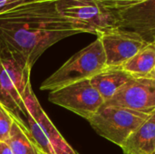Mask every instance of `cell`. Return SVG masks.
<instances>
[{"label": "cell", "instance_id": "obj_1", "mask_svg": "<svg viewBox=\"0 0 155 154\" xmlns=\"http://www.w3.org/2000/svg\"><path fill=\"white\" fill-rule=\"evenodd\" d=\"M78 34L57 11L55 0H27L0 14V49L18 55L31 68L49 47Z\"/></svg>", "mask_w": 155, "mask_h": 154}, {"label": "cell", "instance_id": "obj_2", "mask_svg": "<svg viewBox=\"0 0 155 154\" xmlns=\"http://www.w3.org/2000/svg\"><path fill=\"white\" fill-rule=\"evenodd\" d=\"M106 67V57L100 39L83 48L68 59L41 84L42 91H54L65 85L90 80Z\"/></svg>", "mask_w": 155, "mask_h": 154}, {"label": "cell", "instance_id": "obj_3", "mask_svg": "<svg viewBox=\"0 0 155 154\" xmlns=\"http://www.w3.org/2000/svg\"><path fill=\"white\" fill-rule=\"evenodd\" d=\"M31 69L18 55L0 49V103L19 115H24L25 95L31 87Z\"/></svg>", "mask_w": 155, "mask_h": 154}, {"label": "cell", "instance_id": "obj_4", "mask_svg": "<svg viewBox=\"0 0 155 154\" xmlns=\"http://www.w3.org/2000/svg\"><path fill=\"white\" fill-rule=\"evenodd\" d=\"M150 115L128 108L104 103L87 121L100 136L121 147Z\"/></svg>", "mask_w": 155, "mask_h": 154}, {"label": "cell", "instance_id": "obj_5", "mask_svg": "<svg viewBox=\"0 0 155 154\" xmlns=\"http://www.w3.org/2000/svg\"><path fill=\"white\" fill-rule=\"evenodd\" d=\"M60 15L82 34L100 35L115 29V18L97 0H55Z\"/></svg>", "mask_w": 155, "mask_h": 154}, {"label": "cell", "instance_id": "obj_6", "mask_svg": "<svg viewBox=\"0 0 155 154\" xmlns=\"http://www.w3.org/2000/svg\"><path fill=\"white\" fill-rule=\"evenodd\" d=\"M48 100L85 120L90 119L104 103V99L92 85L90 80L76 82L51 91Z\"/></svg>", "mask_w": 155, "mask_h": 154}, {"label": "cell", "instance_id": "obj_7", "mask_svg": "<svg viewBox=\"0 0 155 154\" xmlns=\"http://www.w3.org/2000/svg\"><path fill=\"white\" fill-rule=\"evenodd\" d=\"M112 13L115 29L135 34L147 44L155 43V0H145Z\"/></svg>", "mask_w": 155, "mask_h": 154}, {"label": "cell", "instance_id": "obj_8", "mask_svg": "<svg viewBox=\"0 0 155 154\" xmlns=\"http://www.w3.org/2000/svg\"><path fill=\"white\" fill-rule=\"evenodd\" d=\"M104 103L152 114L155 112V79L133 78Z\"/></svg>", "mask_w": 155, "mask_h": 154}, {"label": "cell", "instance_id": "obj_9", "mask_svg": "<svg viewBox=\"0 0 155 154\" xmlns=\"http://www.w3.org/2000/svg\"><path fill=\"white\" fill-rule=\"evenodd\" d=\"M106 57V66H122L148 44L139 35L113 29L97 36Z\"/></svg>", "mask_w": 155, "mask_h": 154}, {"label": "cell", "instance_id": "obj_10", "mask_svg": "<svg viewBox=\"0 0 155 154\" xmlns=\"http://www.w3.org/2000/svg\"><path fill=\"white\" fill-rule=\"evenodd\" d=\"M24 103L25 110H27L39 124L42 131L52 144L55 154H77V152L64 139V137L53 124L47 114L45 113L32 90V86L27 90L25 95Z\"/></svg>", "mask_w": 155, "mask_h": 154}, {"label": "cell", "instance_id": "obj_11", "mask_svg": "<svg viewBox=\"0 0 155 154\" xmlns=\"http://www.w3.org/2000/svg\"><path fill=\"white\" fill-rule=\"evenodd\" d=\"M124 154H155V112L121 146Z\"/></svg>", "mask_w": 155, "mask_h": 154}, {"label": "cell", "instance_id": "obj_12", "mask_svg": "<svg viewBox=\"0 0 155 154\" xmlns=\"http://www.w3.org/2000/svg\"><path fill=\"white\" fill-rule=\"evenodd\" d=\"M134 77L121 66H106L102 72L94 75L90 82L97 90L104 103L108 102L117 91Z\"/></svg>", "mask_w": 155, "mask_h": 154}, {"label": "cell", "instance_id": "obj_13", "mask_svg": "<svg viewBox=\"0 0 155 154\" xmlns=\"http://www.w3.org/2000/svg\"><path fill=\"white\" fill-rule=\"evenodd\" d=\"M8 112L12 117L13 124L9 137L5 143L9 146L14 154H39L40 151L34 143L27 125L21 118V115L10 111Z\"/></svg>", "mask_w": 155, "mask_h": 154}, {"label": "cell", "instance_id": "obj_14", "mask_svg": "<svg viewBox=\"0 0 155 154\" xmlns=\"http://www.w3.org/2000/svg\"><path fill=\"white\" fill-rule=\"evenodd\" d=\"M134 78H153L155 67V44H148L121 66Z\"/></svg>", "mask_w": 155, "mask_h": 154}, {"label": "cell", "instance_id": "obj_15", "mask_svg": "<svg viewBox=\"0 0 155 154\" xmlns=\"http://www.w3.org/2000/svg\"><path fill=\"white\" fill-rule=\"evenodd\" d=\"M24 116L26 119V125L29 130L30 135L34 143L39 149V151L45 154H55L49 140L42 131L39 124L36 123V121L34 119V117L30 114V113L27 110H25Z\"/></svg>", "mask_w": 155, "mask_h": 154}, {"label": "cell", "instance_id": "obj_16", "mask_svg": "<svg viewBox=\"0 0 155 154\" xmlns=\"http://www.w3.org/2000/svg\"><path fill=\"white\" fill-rule=\"evenodd\" d=\"M13 124L12 117L5 107L0 103V142H5Z\"/></svg>", "mask_w": 155, "mask_h": 154}, {"label": "cell", "instance_id": "obj_17", "mask_svg": "<svg viewBox=\"0 0 155 154\" xmlns=\"http://www.w3.org/2000/svg\"><path fill=\"white\" fill-rule=\"evenodd\" d=\"M105 9L110 12H114L128 8L132 5L142 3L145 0H97Z\"/></svg>", "mask_w": 155, "mask_h": 154}, {"label": "cell", "instance_id": "obj_18", "mask_svg": "<svg viewBox=\"0 0 155 154\" xmlns=\"http://www.w3.org/2000/svg\"><path fill=\"white\" fill-rule=\"evenodd\" d=\"M27 0H0V14L8 11Z\"/></svg>", "mask_w": 155, "mask_h": 154}, {"label": "cell", "instance_id": "obj_19", "mask_svg": "<svg viewBox=\"0 0 155 154\" xmlns=\"http://www.w3.org/2000/svg\"><path fill=\"white\" fill-rule=\"evenodd\" d=\"M0 154H14L5 142H0Z\"/></svg>", "mask_w": 155, "mask_h": 154}, {"label": "cell", "instance_id": "obj_20", "mask_svg": "<svg viewBox=\"0 0 155 154\" xmlns=\"http://www.w3.org/2000/svg\"><path fill=\"white\" fill-rule=\"evenodd\" d=\"M153 79H155V67L154 70H153Z\"/></svg>", "mask_w": 155, "mask_h": 154}, {"label": "cell", "instance_id": "obj_21", "mask_svg": "<svg viewBox=\"0 0 155 154\" xmlns=\"http://www.w3.org/2000/svg\"><path fill=\"white\" fill-rule=\"evenodd\" d=\"M39 154H45V153H43V152H39Z\"/></svg>", "mask_w": 155, "mask_h": 154}, {"label": "cell", "instance_id": "obj_22", "mask_svg": "<svg viewBox=\"0 0 155 154\" xmlns=\"http://www.w3.org/2000/svg\"><path fill=\"white\" fill-rule=\"evenodd\" d=\"M153 44H155V43H153Z\"/></svg>", "mask_w": 155, "mask_h": 154}, {"label": "cell", "instance_id": "obj_23", "mask_svg": "<svg viewBox=\"0 0 155 154\" xmlns=\"http://www.w3.org/2000/svg\"><path fill=\"white\" fill-rule=\"evenodd\" d=\"M77 154H78V153H77Z\"/></svg>", "mask_w": 155, "mask_h": 154}]
</instances>
